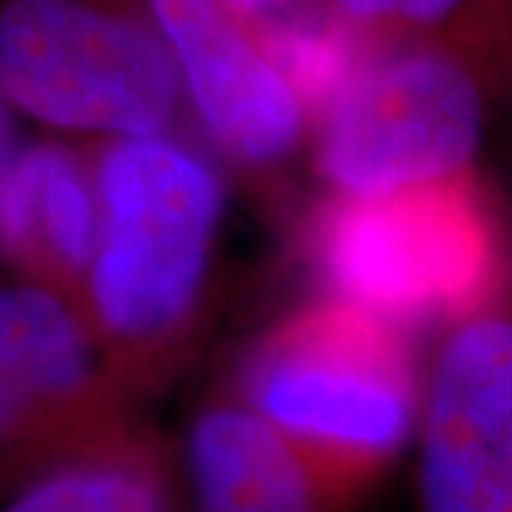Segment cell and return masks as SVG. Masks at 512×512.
I'll use <instances>...</instances> for the list:
<instances>
[{"label":"cell","mask_w":512,"mask_h":512,"mask_svg":"<svg viewBox=\"0 0 512 512\" xmlns=\"http://www.w3.org/2000/svg\"><path fill=\"white\" fill-rule=\"evenodd\" d=\"M100 231L80 311L114 379L137 404L191 356L225 211L217 168L168 134L89 146Z\"/></svg>","instance_id":"cell-1"},{"label":"cell","mask_w":512,"mask_h":512,"mask_svg":"<svg viewBox=\"0 0 512 512\" xmlns=\"http://www.w3.org/2000/svg\"><path fill=\"white\" fill-rule=\"evenodd\" d=\"M512 72V6L467 0L430 35L390 43L313 120L333 194H382L476 171Z\"/></svg>","instance_id":"cell-2"},{"label":"cell","mask_w":512,"mask_h":512,"mask_svg":"<svg viewBox=\"0 0 512 512\" xmlns=\"http://www.w3.org/2000/svg\"><path fill=\"white\" fill-rule=\"evenodd\" d=\"M421 367L413 333L325 293L256 336L239 359L237 399L342 510L413 444Z\"/></svg>","instance_id":"cell-3"},{"label":"cell","mask_w":512,"mask_h":512,"mask_svg":"<svg viewBox=\"0 0 512 512\" xmlns=\"http://www.w3.org/2000/svg\"><path fill=\"white\" fill-rule=\"evenodd\" d=\"M325 293L416 336L490 299L512 274V228L490 183L464 171L382 194H333L302 225Z\"/></svg>","instance_id":"cell-4"},{"label":"cell","mask_w":512,"mask_h":512,"mask_svg":"<svg viewBox=\"0 0 512 512\" xmlns=\"http://www.w3.org/2000/svg\"><path fill=\"white\" fill-rule=\"evenodd\" d=\"M0 92L94 140L168 134L185 111L146 0H0Z\"/></svg>","instance_id":"cell-5"},{"label":"cell","mask_w":512,"mask_h":512,"mask_svg":"<svg viewBox=\"0 0 512 512\" xmlns=\"http://www.w3.org/2000/svg\"><path fill=\"white\" fill-rule=\"evenodd\" d=\"M134 421L80 305L9 274L0 279V476H32Z\"/></svg>","instance_id":"cell-6"},{"label":"cell","mask_w":512,"mask_h":512,"mask_svg":"<svg viewBox=\"0 0 512 512\" xmlns=\"http://www.w3.org/2000/svg\"><path fill=\"white\" fill-rule=\"evenodd\" d=\"M413 444L419 512H512V274L436 330Z\"/></svg>","instance_id":"cell-7"},{"label":"cell","mask_w":512,"mask_h":512,"mask_svg":"<svg viewBox=\"0 0 512 512\" xmlns=\"http://www.w3.org/2000/svg\"><path fill=\"white\" fill-rule=\"evenodd\" d=\"M183 106L228 163L271 171L305 143L311 114L251 20L225 0H146Z\"/></svg>","instance_id":"cell-8"},{"label":"cell","mask_w":512,"mask_h":512,"mask_svg":"<svg viewBox=\"0 0 512 512\" xmlns=\"http://www.w3.org/2000/svg\"><path fill=\"white\" fill-rule=\"evenodd\" d=\"M100 231L89 146L40 140L0 165V265L80 305Z\"/></svg>","instance_id":"cell-9"},{"label":"cell","mask_w":512,"mask_h":512,"mask_svg":"<svg viewBox=\"0 0 512 512\" xmlns=\"http://www.w3.org/2000/svg\"><path fill=\"white\" fill-rule=\"evenodd\" d=\"M191 512H336L305 461L239 399L197 413L185 439Z\"/></svg>","instance_id":"cell-10"},{"label":"cell","mask_w":512,"mask_h":512,"mask_svg":"<svg viewBox=\"0 0 512 512\" xmlns=\"http://www.w3.org/2000/svg\"><path fill=\"white\" fill-rule=\"evenodd\" d=\"M3 512H171V467L137 419L26 476Z\"/></svg>","instance_id":"cell-11"},{"label":"cell","mask_w":512,"mask_h":512,"mask_svg":"<svg viewBox=\"0 0 512 512\" xmlns=\"http://www.w3.org/2000/svg\"><path fill=\"white\" fill-rule=\"evenodd\" d=\"M319 6L376 52L390 43L436 32L464 0H319Z\"/></svg>","instance_id":"cell-12"},{"label":"cell","mask_w":512,"mask_h":512,"mask_svg":"<svg viewBox=\"0 0 512 512\" xmlns=\"http://www.w3.org/2000/svg\"><path fill=\"white\" fill-rule=\"evenodd\" d=\"M225 3L245 20H262L276 9H282L288 0H225Z\"/></svg>","instance_id":"cell-13"},{"label":"cell","mask_w":512,"mask_h":512,"mask_svg":"<svg viewBox=\"0 0 512 512\" xmlns=\"http://www.w3.org/2000/svg\"><path fill=\"white\" fill-rule=\"evenodd\" d=\"M6 97L0 92V165L3 160L9 157V151H12V134H9V114H6Z\"/></svg>","instance_id":"cell-14"},{"label":"cell","mask_w":512,"mask_h":512,"mask_svg":"<svg viewBox=\"0 0 512 512\" xmlns=\"http://www.w3.org/2000/svg\"><path fill=\"white\" fill-rule=\"evenodd\" d=\"M501 117H507V120L512 123V72H510V80H507V89H504V97H501V106H498L495 120H501Z\"/></svg>","instance_id":"cell-15"}]
</instances>
